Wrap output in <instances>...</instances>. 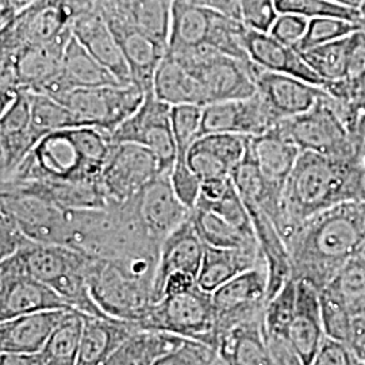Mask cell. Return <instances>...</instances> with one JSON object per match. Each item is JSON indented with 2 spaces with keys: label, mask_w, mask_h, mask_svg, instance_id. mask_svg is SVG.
I'll return each instance as SVG.
<instances>
[{
  "label": "cell",
  "mask_w": 365,
  "mask_h": 365,
  "mask_svg": "<svg viewBox=\"0 0 365 365\" xmlns=\"http://www.w3.org/2000/svg\"><path fill=\"white\" fill-rule=\"evenodd\" d=\"M196 206L214 211L225 221L229 222L230 225L237 227L241 233L248 235L250 238H256L255 227L252 223L248 207L244 203L241 195L238 194L235 184L227 191V194L222 196L221 199H218L215 202H197Z\"/></svg>",
  "instance_id": "cell-44"
},
{
  "label": "cell",
  "mask_w": 365,
  "mask_h": 365,
  "mask_svg": "<svg viewBox=\"0 0 365 365\" xmlns=\"http://www.w3.org/2000/svg\"><path fill=\"white\" fill-rule=\"evenodd\" d=\"M76 14L72 0H37L1 26V52L45 45L72 36Z\"/></svg>",
  "instance_id": "cell-10"
},
{
  "label": "cell",
  "mask_w": 365,
  "mask_h": 365,
  "mask_svg": "<svg viewBox=\"0 0 365 365\" xmlns=\"http://www.w3.org/2000/svg\"><path fill=\"white\" fill-rule=\"evenodd\" d=\"M57 309L72 307L52 287L0 261V322Z\"/></svg>",
  "instance_id": "cell-15"
},
{
  "label": "cell",
  "mask_w": 365,
  "mask_h": 365,
  "mask_svg": "<svg viewBox=\"0 0 365 365\" xmlns=\"http://www.w3.org/2000/svg\"><path fill=\"white\" fill-rule=\"evenodd\" d=\"M168 54L203 84L210 103L247 99L257 92L255 81L256 64L252 61L237 60L206 45Z\"/></svg>",
  "instance_id": "cell-7"
},
{
  "label": "cell",
  "mask_w": 365,
  "mask_h": 365,
  "mask_svg": "<svg viewBox=\"0 0 365 365\" xmlns=\"http://www.w3.org/2000/svg\"><path fill=\"white\" fill-rule=\"evenodd\" d=\"M196 232L206 247L212 248H257L256 238L241 233L233 225L225 221L211 210L196 206L191 212Z\"/></svg>",
  "instance_id": "cell-35"
},
{
  "label": "cell",
  "mask_w": 365,
  "mask_h": 365,
  "mask_svg": "<svg viewBox=\"0 0 365 365\" xmlns=\"http://www.w3.org/2000/svg\"><path fill=\"white\" fill-rule=\"evenodd\" d=\"M309 18L295 14H279L269 30V34L280 42L295 48L300 39L303 38L309 26Z\"/></svg>",
  "instance_id": "cell-50"
},
{
  "label": "cell",
  "mask_w": 365,
  "mask_h": 365,
  "mask_svg": "<svg viewBox=\"0 0 365 365\" xmlns=\"http://www.w3.org/2000/svg\"><path fill=\"white\" fill-rule=\"evenodd\" d=\"M319 299L327 337L348 344L354 318L348 313L342 303L327 289L319 291Z\"/></svg>",
  "instance_id": "cell-45"
},
{
  "label": "cell",
  "mask_w": 365,
  "mask_h": 365,
  "mask_svg": "<svg viewBox=\"0 0 365 365\" xmlns=\"http://www.w3.org/2000/svg\"><path fill=\"white\" fill-rule=\"evenodd\" d=\"M356 200L365 203V170H356Z\"/></svg>",
  "instance_id": "cell-60"
},
{
  "label": "cell",
  "mask_w": 365,
  "mask_h": 365,
  "mask_svg": "<svg viewBox=\"0 0 365 365\" xmlns=\"http://www.w3.org/2000/svg\"><path fill=\"white\" fill-rule=\"evenodd\" d=\"M146 92L131 83L119 87L75 88L63 99L78 122V126H92L110 134L134 115L144 103Z\"/></svg>",
  "instance_id": "cell-9"
},
{
  "label": "cell",
  "mask_w": 365,
  "mask_h": 365,
  "mask_svg": "<svg viewBox=\"0 0 365 365\" xmlns=\"http://www.w3.org/2000/svg\"><path fill=\"white\" fill-rule=\"evenodd\" d=\"M353 200L357 202L352 161L303 150L284 185L277 230L284 238L314 215Z\"/></svg>",
  "instance_id": "cell-3"
},
{
  "label": "cell",
  "mask_w": 365,
  "mask_h": 365,
  "mask_svg": "<svg viewBox=\"0 0 365 365\" xmlns=\"http://www.w3.org/2000/svg\"><path fill=\"white\" fill-rule=\"evenodd\" d=\"M196 346L197 342L195 341H185L178 351L164 356L155 365H192L195 360Z\"/></svg>",
  "instance_id": "cell-54"
},
{
  "label": "cell",
  "mask_w": 365,
  "mask_h": 365,
  "mask_svg": "<svg viewBox=\"0 0 365 365\" xmlns=\"http://www.w3.org/2000/svg\"><path fill=\"white\" fill-rule=\"evenodd\" d=\"M297 306V280L289 279L287 283L267 302L264 313V325L268 336L287 337L288 330L294 319Z\"/></svg>",
  "instance_id": "cell-40"
},
{
  "label": "cell",
  "mask_w": 365,
  "mask_h": 365,
  "mask_svg": "<svg viewBox=\"0 0 365 365\" xmlns=\"http://www.w3.org/2000/svg\"><path fill=\"white\" fill-rule=\"evenodd\" d=\"M170 178L175 194L187 209L192 211L200 197L202 180L195 172L190 168L185 157L176 158V163L170 170Z\"/></svg>",
  "instance_id": "cell-46"
},
{
  "label": "cell",
  "mask_w": 365,
  "mask_h": 365,
  "mask_svg": "<svg viewBox=\"0 0 365 365\" xmlns=\"http://www.w3.org/2000/svg\"><path fill=\"white\" fill-rule=\"evenodd\" d=\"M170 107L146 92L138 111L111 133L113 143H131L148 148L157 157L163 172H170L178 158V146L170 125Z\"/></svg>",
  "instance_id": "cell-11"
},
{
  "label": "cell",
  "mask_w": 365,
  "mask_h": 365,
  "mask_svg": "<svg viewBox=\"0 0 365 365\" xmlns=\"http://www.w3.org/2000/svg\"><path fill=\"white\" fill-rule=\"evenodd\" d=\"M365 81V31L363 29L348 36V56L345 78L339 83L354 88Z\"/></svg>",
  "instance_id": "cell-47"
},
{
  "label": "cell",
  "mask_w": 365,
  "mask_h": 365,
  "mask_svg": "<svg viewBox=\"0 0 365 365\" xmlns=\"http://www.w3.org/2000/svg\"><path fill=\"white\" fill-rule=\"evenodd\" d=\"M197 286L199 284H197V277L195 274L184 272V271L173 272L167 277L163 291H161V295H160V299H163L164 297L178 295V294L191 291Z\"/></svg>",
  "instance_id": "cell-53"
},
{
  "label": "cell",
  "mask_w": 365,
  "mask_h": 365,
  "mask_svg": "<svg viewBox=\"0 0 365 365\" xmlns=\"http://www.w3.org/2000/svg\"><path fill=\"white\" fill-rule=\"evenodd\" d=\"M217 15L218 11L192 0H173L167 52L180 53L207 46Z\"/></svg>",
  "instance_id": "cell-28"
},
{
  "label": "cell",
  "mask_w": 365,
  "mask_h": 365,
  "mask_svg": "<svg viewBox=\"0 0 365 365\" xmlns=\"http://www.w3.org/2000/svg\"><path fill=\"white\" fill-rule=\"evenodd\" d=\"M325 339L319 291L307 282L297 280V306L288 339L304 363L310 365Z\"/></svg>",
  "instance_id": "cell-25"
},
{
  "label": "cell",
  "mask_w": 365,
  "mask_h": 365,
  "mask_svg": "<svg viewBox=\"0 0 365 365\" xmlns=\"http://www.w3.org/2000/svg\"><path fill=\"white\" fill-rule=\"evenodd\" d=\"M242 22L255 30L269 33L277 19L276 0H241Z\"/></svg>",
  "instance_id": "cell-49"
},
{
  "label": "cell",
  "mask_w": 365,
  "mask_h": 365,
  "mask_svg": "<svg viewBox=\"0 0 365 365\" xmlns=\"http://www.w3.org/2000/svg\"><path fill=\"white\" fill-rule=\"evenodd\" d=\"M274 129L297 145L302 152L309 150L348 160L352 157V134L333 108L327 92L313 108L277 122Z\"/></svg>",
  "instance_id": "cell-8"
},
{
  "label": "cell",
  "mask_w": 365,
  "mask_h": 365,
  "mask_svg": "<svg viewBox=\"0 0 365 365\" xmlns=\"http://www.w3.org/2000/svg\"><path fill=\"white\" fill-rule=\"evenodd\" d=\"M348 345L354 356L365 365V317L353 319L352 331Z\"/></svg>",
  "instance_id": "cell-55"
},
{
  "label": "cell",
  "mask_w": 365,
  "mask_h": 365,
  "mask_svg": "<svg viewBox=\"0 0 365 365\" xmlns=\"http://www.w3.org/2000/svg\"><path fill=\"white\" fill-rule=\"evenodd\" d=\"M72 33L99 63L117 76L123 86L133 83L126 57L102 14L96 10L78 13L72 24Z\"/></svg>",
  "instance_id": "cell-23"
},
{
  "label": "cell",
  "mask_w": 365,
  "mask_h": 365,
  "mask_svg": "<svg viewBox=\"0 0 365 365\" xmlns=\"http://www.w3.org/2000/svg\"><path fill=\"white\" fill-rule=\"evenodd\" d=\"M90 259V255L66 245L33 242L1 261L52 287L78 313L105 317L92 299L87 283Z\"/></svg>",
  "instance_id": "cell-5"
},
{
  "label": "cell",
  "mask_w": 365,
  "mask_h": 365,
  "mask_svg": "<svg viewBox=\"0 0 365 365\" xmlns=\"http://www.w3.org/2000/svg\"><path fill=\"white\" fill-rule=\"evenodd\" d=\"M113 144L108 131L92 126L54 131L39 138L1 182H101Z\"/></svg>",
  "instance_id": "cell-2"
},
{
  "label": "cell",
  "mask_w": 365,
  "mask_h": 365,
  "mask_svg": "<svg viewBox=\"0 0 365 365\" xmlns=\"http://www.w3.org/2000/svg\"><path fill=\"white\" fill-rule=\"evenodd\" d=\"M0 207L13 215L31 241L66 245L68 235L66 209L41 196L18 190H1Z\"/></svg>",
  "instance_id": "cell-14"
},
{
  "label": "cell",
  "mask_w": 365,
  "mask_h": 365,
  "mask_svg": "<svg viewBox=\"0 0 365 365\" xmlns=\"http://www.w3.org/2000/svg\"><path fill=\"white\" fill-rule=\"evenodd\" d=\"M185 341L167 333L137 330L103 365H155L164 356L178 351Z\"/></svg>",
  "instance_id": "cell-33"
},
{
  "label": "cell",
  "mask_w": 365,
  "mask_h": 365,
  "mask_svg": "<svg viewBox=\"0 0 365 365\" xmlns=\"http://www.w3.org/2000/svg\"><path fill=\"white\" fill-rule=\"evenodd\" d=\"M81 330L83 315L75 310L54 330L42 351L36 354L37 365H76Z\"/></svg>",
  "instance_id": "cell-37"
},
{
  "label": "cell",
  "mask_w": 365,
  "mask_h": 365,
  "mask_svg": "<svg viewBox=\"0 0 365 365\" xmlns=\"http://www.w3.org/2000/svg\"><path fill=\"white\" fill-rule=\"evenodd\" d=\"M265 264L260 247L257 248H212L205 245V256L197 274V284L212 294L215 289L245 271Z\"/></svg>",
  "instance_id": "cell-31"
},
{
  "label": "cell",
  "mask_w": 365,
  "mask_h": 365,
  "mask_svg": "<svg viewBox=\"0 0 365 365\" xmlns=\"http://www.w3.org/2000/svg\"><path fill=\"white\" fill-rule=\"evenodd\" d=\"M255 81L257 93L276 123L309 111L327 95L319 86L284 73L265 71L257 66Z\"/></svg>",
  "instance_id": "cell-17"
},
{
  "label": "cell",
  "mask_w": 365,
  "mask_h": 365,
  "mask_svg": "<svg viewBox=\"0 0 365 365\" xmlns=\"http://www.w3.org/2000/svg\"><path fill=\"white\" fill-rule=\"evenodd\" d=\"M276 122L256 92L247 99L215 102L203 107L200 137L212 133H233L248 137L261 135Z\"/></svg>",
  "instance_id": "cell-18"
},
{
  "label": "cell",
  "mask_w": 365,
  "mask_h": 365,
  "mask_svg": "<svg viewBox=\"0 0 365 365\" xmlns=\"http://www.w3.org/2000/svg\"><path fill=\"white\" fill-rule=\"evenodd\" d=\"M268 284L267 264H261L235 276L211 294L217 315L218 339L235 325L264 317Z\"/></svg>",
  "instance_id": "cell-12"
},
{
  "label": "cell",
  "mask_w": 365,
  "mask_h": 365,
  "mask_svg": "<svg viewBox=\"0 0 365 365\" xmlns=\"http://www.w3.org/2000/svg\"><path fill=\"white\" fill-rule=\"evenodd\" d=\"M0 365H37V359H36V354L1 353Z\"/></svg>",
  "instance_id": "cell-59"
},
{
  "label": "cell",
  "mask_w": 365,
  "mask_h": 365,
  "mask_svg": "<svg viewBox=\"0 0 365 365\" xmlns=\"http://www.w3.org/2000/svg\"><path fill=\"white\" fill-rule=\"evenodd\" d=\"M348 344L327 337L310 365H360Z\"/></svg>",
  "instance_id": "cell-51"
},
{
  "label": "cell",
  "mask_w": 365,
  "mask_h": 365,
  "mask_svg": "<svg viewBox=\"0 0 365 365\" xmlns=\"http://www.w3.org/2000/svg\"><path fill=\"white\" fill-rule=\"evenodd\" d=\"M361 255H363V256H364V257H365V244H364V248H363V250H361Z\"/></svg>",
  "instance_id": "cell-64"
},
{
  "label": "cell",
  "mask_w": 365,
  "mask_h": 365,
  "mask_svg": "<svg viewBox=\"0 0 365 365\" xmlns=\"http://www.w3.org/2000/svg\"><path fill=\"white\" fill-rule=\"evenodd\" d=\"M134 327L138 330L160 331L187 341L200 342L215 351L218 346L212 295L199 286L152 303Z\"/></svg>",
  "instance_id": "cell-6"
},
{
  "label": "cell",
  "mask_w": 365,
  "mask_h": 365,
  "mask_svg": "<svg viewBox=\"0 0 365 365\" xmlns=\"http://www.w3.org/2000/svg\"><path fill=\"white\" fill-rule=\"evenodd\" d=\"M242 45L252 63L262 69L302 78L319 87L324 86L294 46L280 42L269 33L247 26L242 33Z\"/></svg>",
  "instance_id": "cell-20"
},
{
  "label": "cell",
  "mask_w": 365,
  "mask_h": 365,
  "mask_svg": "<svg viewBox=\"0 0 365 365\" xmlns=\"http://www.w3.org/2000/svg\"><path fill=\"white\" fill-rule=\"evenodd\" d=\"M353 167L357 170H365V134L353 137Z\"/></svg>",
  "instance_id": "cell-58"
},
{
  "label": "cell",
  "mask_w": 365,
  "mask_h": 365,
  "mask_svg": "<svg viewBox=\"0 0 365 365\" xmlns=\"http://www.w3.org/2000/svg\"><path fill=\"white\" fill-rule=\"evenodd\" d=\"M292 279L324 289L365 244V203L345 202L300 223L284 237Z\"/></svg>",
  "instance_id": "cell-1"
},
{
  "label": "cell",
  "mask_w": 365,
  "mask_h": 365,
  "mask_svg": "<svg viewBox=\"0 0 365 365\" xmlns=\"http://www.w3.org/2000/svg\"><path fill=\"white\" fill-rule=\"evenodd\" d=\"M158 255H137L125 259L91 256L87 283L92 299L108 317L138 322L153 303Z\"/></svg>",
  "instance_id": "cell-4"
},
{
  "label": "cell",
  "mask_w": 365,
  "mask_h": 365,
  "mask_svg": "<svg viewBox=\"0 0 365 365\" xmlns=\"http://www.w3.org/2000/svg\"><path fill=\"white\" fill-rule=\"evenodd\" d=\"M153 92L157 99L170 106L210 105L209 95L203 84L168 53L157 66Z\"/></svg>",
  "instance_id": "cell-32"
},
{
  "label": "cell",
  "mask_w": 365,
  "mask_h": 365,
  "mask_svg": "<svg viewBox=\"0 0 365 365\" xmlns=\"http://www.w3.org/2000/svg\"><path fill=\"white\" fill-rule=\"evenodd\" d=\"M360 11H361V15H363V16L365 18V3L363 4V7L360 9Z\"/></svg>",
  "instance_id": "cell-63"
},
{
  "label": "cell",
  "mask_w": 365,
  "mask_h": 365,
  "mask_svg": "<svg viewBox=\"0 0 365 365\" xmlns=\"http://www.w3.org/2000/svg\"><path fill=\"white\" fill-rule=\"evenodd\" d=\"M83 330L76 365H103L138 329L131 322L111 317L83 314Z\"/></svg>",
  "instance_id": "cell-26"
},
{
  "label": "cell",
  "mask_w": 365,
  "mask_h": 365,
  "mask_svg": "<svg viewBox=\"0 0 365 365\" xmlns=\"http://www.w3.org/2000/svg\"><path fill=\"white\" fill-rule=\"evenodd\" d=\"M36 1L37 0H0V3H1V11H0L1 26L7 25L18 14L24 11L25 9Z\"/></svg>",
  "instance_id": "cell-56"
},
{
  "label": "cell",
  "mask_w": 365,
  "mask_h": 365,
  "mask_svg": "<svg viewBox=\"0 0 365 365\" xmlns=\"http://www.w3.org/2000/svg\"><path fill=\"white\" fill-rule=\"evenodd\" d=\"M245 203V202H244ZM247 205V203H245ZM256 238L268 269V300L292 279V265L284 238L274 221L257 206L247 205Z\"/></svg>",
  "instance_id": "cell-30"
},
{
  "label": "cell",
  "mask_w": 365,
  "mask_h": 365,
  "mask_svg": "<svg viewBox=\"0 0 365 365\" xmlns=\"http://www.w3.org/2000/svg\"><path fill=\"white\" fill-rule=\"evenodd\" d=\"M61 72L73 88L123 86L117 76L99 63L75 36H72L66 43Z\"/></svg>",
  "instance_id": "cell-34"
},
{
  "label": "cell",
  "mask_w": 365,
  "mask_h": 365,
  "mask_svg": "<svg viewBox=\"0 0 365 365\" xmlns=\"http://www.w3.org/2000/svg\"><path fill=\"white\" fill-rule=\"evenodd\" d=\"M192 365H227L221 357L218 352L212 348H210L205 344L197 342L196 346L195 360Z\"/></svg>",
  "instance_id": "cell-57"
},
{
  "label": "cell",
  "mask_w": 365,
  "mask_h": 365,
  "mask_svg": "<svg viewBox=\"0 0 365 365\" xmlns=\"http://www.w3.org/2000/svg\"><path fill=\"white\" fill-rule=\"evenodd\" d=\"M299 53L306 64L322 80L324 86L337 83L345 78L348 36Z\"/></svg>",
  "instance_id": "cell-39"
},
{
  "label": "cell",
  "mask_w": 365,
  "mask_h": 365,
  "mask_svg": "<svg viewBox=\"0 0 365 365\" xmlns=\"http://www.w3.org/2000/svg\"><path fill=\"white\" fill-rule=\"evenodd\" d=\"M0 260L13 256L34 242L24 233L13 215L3 207H0Z\"/></svg>",
  "instance_id": "cell-48"
},
{
  "label": "cell",
  "mask_w": 365,
  "mask_h": 365,
  "mask_svg": "<svg viewBox=\"0 0 365 365\" xmlns=\"http://www.w3.org/2000/svg\"><path fill=\"white\" fill-rule=\"evenodd\" d=\"M360 25H361V27H363V30H364V31H365V18H364V16H363V18H361V21H360Z\"/></svg>",
  "instance_id": "cell-62"
},
{
  "label": "cell",
  "mask_w": 365,
  "mask_h": 365,
  "mask_svg": "<svg viewBox=\"0 0 365 365\" xmlns=\"http://www.w3.org/2000/svg\"><path fill=\"white\" fill-rule=\"evenodd\" d=\"M163 173L157 157L145 146L114 143L106 160L101 182L111 205H119L141 192Z\"/></svg>",
  "instance_id": "cell-13"
},
{
  "label": "cell",
  "mask_w": 365,
  "mask_h": 365,
  "mask_svg": "<svg viewBox=\"0 0 365 365\" xmlns=\"http://www.w3.org/2000/svg\"><path fill=\"white\" fill-rule=\"evenodd\" d=\"M269 352L274 365H307L287 337L268 336Z\"/></svg>",
  "instance_id": "cell-52"
},
{
  "label": "cell",
  "mask_w": 365,
  "mask_h": 365,
  "mask_svg": "<svg viewBox=\"0 0 365 365\" xmlns=\"http://www.w3.org/2000/svg\"><path fill=\"white\" fill-rule=\"evenodd\" d=\"M26 92L30 102V131L37 143L51 133L78 126L66 105L41 92Z\"/></svg>",
  "instance_id": "cell-38"
},
{
  "label": "cell",
  "mask_w": 365,
  "mask_h": 365,
  "mask_svg": "<svg viewBox=\"0 0 365 365\" xmlns=\"http://www.w3.org/2000/svg\"><path fill=\"white\" fill-rule=\"evenodd\" d=\"M72 309L45 310L0 322V352L37 354Z\"/></svg>",
  "instance_id": "cell-22"
},
{
  "label": "cell",
  "mask_w": 365,
  "mask_h": 365,
  "mask_svg": "<svg viewBox=\"0 0 365 365\" xmlns=\"http://www.w3.org/2000/svg\"><path fill=\"white\" fill-rule=\"evenodd\" d=\"M360 29H363L360 24L341 18H313L309 21L307 30L295 49L298 52H304L315 46L344 38Z\"/></svg>",
  "instance_id": "cell-42"
},
{
  "label": "cell",
  "mask_w": 365,
  "mask_h": 365,
  "mask_svg": "<svg viewBox=\"0 0 365 365\" xmlns=\"http://www.w3.org/2000/svg\"><path fill=\"white\" fill-rule=\"evenodd\" d=\"M248 149L269 188L283 199L284 185L302 150L274 128L250 137Z\"/></svg>",
  "instance_id": "cell-27"
},
{
  "label": "cell",
  "mask_w": 365,
  "mask_h": 365,
  "mask_svg": "<svg viewBox=\"0 0 365 365\" xmlns=\"http://www.w3.org/2000/svg\"><path fill=\"white\" fill-rule=\"evenodd\" d=\"M170 172H163L135 195L137 210L148 237L161 245L168 235L191 217L173 191Z\"/></svg>",
  "instance_id": "cell-16"
},
{
  "label": "cell",
  "mask_w": 365,
  "mask_h": 365,
  "mask_svg": "<svg viewBox=\"0 0 365 365\" xmlns=\"http://www.w3.org/2000/svg\"><path fill=\"white\" fill-rule=\"evenodd\" d=\"M324 289L336 297L353 318L365 317L364 256L360 253L348 261Z\"/></svg>",
  "instance_id": "cell-36"
},
{
  "label": "cell",
  "mask_w": 365,
  "mask_h": 365,
  "mask_svg": "<svg viewBox=\"0 0 365 365\" xmlns=\"http://www.w3.org/2000/svg\"><path fill=\"white\" fill-rule=\"evenodd\" d=\"M217 352L227 365H274L264 317L225 331L218 339Z\"/></svg>",
  "instance_id": "cell-29"
},
{
  "label": "cell",
  "mask_w": 365,
  "mask_h": 365,
  "mask_svg": "<svg viewBox=\"0 0 365 365\" xmlns=\"http://www.w3.org/2000/svg\"><path fill=\"white\" fill-rule=\"evenodd\" d=\"M279 14H295L313 18H341L354 24H360L363 15L360 10L348 9L329 0H276Z\"/></svg>",
  "instance_id": "cell-41"
},
{
  "label": "cell",
  "mask_w": 365,
  "mask_h": 365,
  "mask_svg": "<svg viewBox=\"0 0 365 365\" xmlns=\"http://www.w3.org/2000/svg\"><path fill=\"white\" fill-rule=\"evenodd\" d=\"M37 144L30 131V102L26 91H21L0 117V167L1 180L7 179Z\"/></svg>",
  "instance_id": "cell-24"
},
{
  "label": "cell",
  "mask_w": 365,
  "mask_h": 365,
  "mask_svg": "<svg viewBox=\"0 0 365 365\" xmlns=\"http://www.w3.org/2000/svg\"><path fill=\"white\" fill-rule=\"evenodd\" d=\"M203 107L176 105L170 107V125L178 146V157H187L190 148L200 137Z\"/></svg>",
  "instance_id": "cell-43"
},
{
  "label": "cell",
  "mask_w": 365,
  "mask_h": 365,
  "mask_svg": "<svg viewBox=\"0 0 365 365\" xmlns=\"http://www.w3.org/2000/svg\"><path fill=\"white\" fill-rule=\"evenodd\" d=\"M329 1L348 7V9H354V10H360L365 3V0H329Z\"/></svg>",
  "instance_id": "cell-61"
},
{
  "label": "cell",
  "mask_w": 365,
  "mask_h": 365,
  "mask_svg": "<svg viewBox=\"0 0 365 365\" xmlns=\"http://www.w3.org/2000/svg\"><path fill=\"white\" fill-rule=\"evenodd\" d=\"M205 256V244L196 232L190 217L173 230L160 245L156 279L153 288V303L160 299L167 277L173 272L184 271L197 277Z\"/></svg>",
  "instance_id": "cell-21"
},
{
  "label": "cell",
  "mask_w": 365,
  "mask_h": 365,
  "mask_svg": "<svg viewBox=\"0 0 365 365\" xmlns=\"http://www.w3.org/2000/svg\"><path fill=\"white\" fill-rule=\"evenodd\" d=\"M115 36L130 68L133 83L145 92L153 91L157 66L167 53V42L140 27L119 21H106Z\"/></svg>",
  "instance_id": "cell-19"
}]
</instances>
